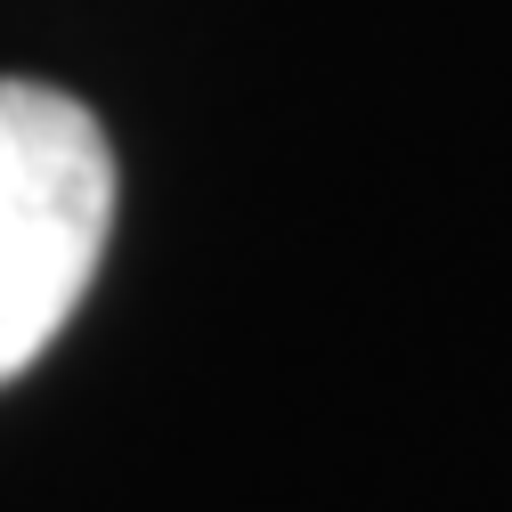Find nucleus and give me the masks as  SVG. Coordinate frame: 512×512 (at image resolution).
Returning <instances> with one entry per match:
<instances>
[{
    "mask_svg": "<svg viewBox=\"0 0 512 512\" xmlns=\"http://www.w3.org/2000/svg\"><path fill=\"white\" fill-rule=\"evenodd\" d=\"M114 228V155L90 106L0 82V382H17L98 277Z\"/></svg>",
    "mask_w": 512,
    "mask_h": 512,
    "instance_id": "obj_1",
    "label": "nucleus"
}]
</instances>
